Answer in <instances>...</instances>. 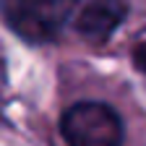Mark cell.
<instances>
[{
	"instance_id": "3957f363",
	"label": "cell",
	"mask_w": 146,
	"mask_h": 146,
	"mask_svg": "<svg viewBox=\"0 0 146 146\" xmlns=\"http://www.w3.org/2000/svg\"><path fill=\"white\" fill-rule=\"evenodd\" d=\"M128 16V0H89L76 18V31L86 42L102 44Z\"/></svg>"
},
{
	"instance_id": "6da1fadb",
	"label": "cell",
	"mask_w": 146,
	"mask_h": 146,
	"mask_svg": "<svg viewBox=\"0 0 146 146\" xmlns=\"http://www.w3.org/2000/svg\"><path fill=\"white\" fill-rule=\"evenodd\" d=\"M78 0H0L3 24L29 44L55 42L70 24Z\"/></svg>"
},
{
	"instance_id": "7a4b0ae2",
	"label": "cell",
	"mask_w": 146,
	"mask_h": 146,
	"mask_svg": "<svg viewBox=\"0 0 146 146\" xmlns=\"http://www.w3.org/2000/svg\"><path fill=\"white\" fill-rule=\"evenodd\" d=\"M68 146H123V117L104 102H76L60 117Z\"/></svg>"
},
{
	"instance_id": "277c9868",
	"label": "cell",
	"mask_w": 146,
	"mask_h": 146,
	"mask_svg": "<svg viewBox=\"0 0 146 146\" xmlns=\"http://www.w3.org/2000/svg\"><path fill=\"white\" fill-rule=\"evenodd\" d=\"M133 63H136V68L146 76V42H141V44L133 50Z\"/></svg>"
}]
</instances>
